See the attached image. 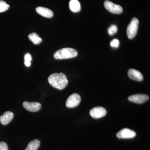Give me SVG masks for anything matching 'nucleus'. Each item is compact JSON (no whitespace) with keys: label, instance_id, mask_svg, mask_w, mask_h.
I'll use <instances>...</instances> for the list:
<instances>
[{"label":"nucleus","instance_id":"1","mask_svg":"<svg viewBox=\"0 0 150 150\" xmlns=\"http://www.w3.org/2000/svg\"><path fill=\"white\" fill-rule=\"evenodd\" d=\"M48 82L52 86L59 90L66 88L68 83L67 76L63 73H54L49 76Z\"/></svg>","mask_w":150,"mask_h":150},{"label":"nucleus","instance_id":"2","mask_svg":"<svg viewBox=\"0 0 150 150\" xmlns=\"http://www.w3.org/2000/svg\"><path fill=\"white\" fill-rule=\"evenodd\" d=\"M78 55L77 51L72 48H62L55 52L54 57L56 59H70L76 57Z\"/></svg>","mask_w":150,"mask_h":150},{"label":"nucleus","instance_id":"3","mask_svg":"<svg viewBox=\"0 0 150 150\" xmlns=\"http://www.w3.org/2000/svg\"><path fill=\"white\" fill-rule=\"evenodd\" d=\"M139 21L137 18H134L127 27V35L130 39L134 38L137 35L139 27Z\"/></svg>","mask_w":150,"mask_h":150},{"label":"nucleus","instance_id":"4","mask_svg":"<svg viewBox=\"0 0 150 150\" xmlns=\"http://www.w3.org/2000/svg\"><path fill=\"white\" fill-rule=\"evenodd\" d=\"M104 5L105 8L111 13L118 14L123 12V8L121 6L113 4L110 1H105Z\"/></svg>","mask_w":150,"mask_h":150},{"label":"nucleus","instance_id":"5","mask_svg":"<svg viewBox=\"0 0 150 150\" xmlns=\"http://www.w3.org/2000/svg\"><path fill=\"white\" fill-rule=\"evenodd\" d=\"M81 98L79 95L77 93H73L67 100L66 105L68 108H72L76 107L81 102Z\"/></svg>","mask_w":150,"mask_h":150},{"label":"nucleus","instance_id":"6","mask_svg":"<svg viewBox=\"0 0 150 150\" xmlns=\"http://www.w3.org/2000/svg\"><path fill=\"white\" fill-rule=\"evenodd\" d=\"M149 97L148 95L143 94L133 95L128 97L129 100L138 104L144 103L149 100Z\"/></svg>","mask_w":150,"mask_h":150},{"label":"nucleus","instance_id":"7","mask_svg":"<svg viewBox=\"0 0 150 150\" xmlns=\"http://www.w3.org/2000/svg\"><path fill=\"white\" fill-rule=\"evenodd\" d=\"M116 136L119 139H131L136 137V133L131 129L125 128L119 131Z\"/></svg>","mask_w":150,"mask_h":150},{"label":"nucleus","instance_id":"8","mask_svg":"<svg viewBox=\"0 0 150 150\" xmlns=\"http://www.w3.org/2000/svg\"><path fill=\"white\" fill-rule=\"evenodd\" d=\"M107 111L105 108L102 107H96L90 110V114L92 117L94 118H102L106 115Z\"/></svg>","mask_w":150,"mask_h":150},{"label":"nucleus","instance_id":"9","mask_svg":"<svg viewBox=\"0 0 150 150\" xmlns=\"http://www.w3.org/2000/svg\"><path fill=\"white\" fill-rule=\"evenodd\" d=\"M23 107L25 109L30 112H37L40 110L41 105L39 103L29 102L25 101L23 103Z\"/></svg>","mask_w":150,"mask_h":150},{"label":"nucleus","instance_id":"10","mask_svg":"<svg viewBox=\"0 0 150 150\" xmlns=\"http://www.w3.org/2000/svg\"><path fill=\"white\" fill-rule=\"evenodd\" d=\"M128 74L129 77L134 80L141 81L144 79V77L142 73L138 70L134 69H130L128 71Z\"/></svg>","mask_w":150,"mask_h":150},{"label":"nucleus","instance_id":"11","mask_svg":"<svg viewBox=\"0 0 150 150\" xmlns=\"http://www.w3.org/2000/svg\"><path fill=\"white\" fill-rule=\"evenodd\" d=\"M35 11L44 17L51 18L54 16L53 11L49 9L46 8L41 6L38 7L35 9Z\"/></svg>","mask_w":150,"mask_h":150},{"label":"nucleus","instance_id":"12","mask_svg":"<svg viewBox=\"0 0 150 150\" xmlns=\"http://www.w3.org/2000/svg\"><path fill=\"white\" fill-rule=\"evenodd\" d=\"M13 113L11 111H6L0 117V122L3 125L8 124L13 119Z\"/></svg>","mask_w":150,"mask_h":150},{"label":"nucleus","instance_id":"13","mask_svg":"<svg viewBox=\"0 0 150 150\" xmlns=\"http://www.w3.org/2000/svg\"><path fill=\"white\" fill-rule=\"evenodd\" d=\"M69 6L70 10L73 12H79L81 10V4L78 0H71Z\"/></svg>","mask_w":150,"mask_h":150},{"label":"nucleus","instance_id":"14","mask_svg":"<svg viewBox=\"0 0 150 150\" xmlns=\"http://www.w3.org/2000/svg\"><path fill=\"white\" fill-rule=\"evenodd\" d=\"M40 142L38 140L35 139L31 141L27 146V147L24 150H38L40 146Z\"/></svg>","mask_w":150,"mask_h":150},{"label":"nucleus","instance_id":"15","mask_svg":"<svg viewBox=\"0 0 150 150\" xmlns=\"http://www.w3.org/2000/svg\"><path fill=\"white\" fill-rule=\"evenodd\" d=\"M28 37L29 40L35 45L39 44L42 41V38H40L36 33H33L31 34H30Z\"/></svg>","mask_w":150,"mask_h":150},{"label":"nucleus","instance_id":"16","mask_svg":"<svg viewBox=\"0 0 150 150\" xmlns=\"http://www.w3.org/2000/svg\"><path fill=\"white\" fill-rule=\"evenodd\" d=\"M32 57L29 53H27L24 56V64L27 67H30L31 65Z\"/></svg>","mask_w":150,"mask_h":150},{"label":"nucleus","instance_id":"17","mask_svg":"<svg viewBox=\"0 0 150 150\" xmlns=\"http://www.w3.org/2000/svg\"><path fill=\"white\" fill-rule=\"evenodd\" d=\"M9 5L4 1H0V13L4 12L8 10Z\"/></svg>","mask_w":150,"mask_h":150},{"label":"nucleus","instance_id":"18","mask_svg":"<svg viewBox=\"0 0 150 150\" xmlns=\"http://www.w3.org/2000/svg\"><path fill=\"white\" fill-rule=\"evenodd\" d=\"M118 28L117 26L114 25H111L108 29V33L110 35H113L117 32Z\"/></svg>","mask_w":150,"mask_h":150},{"label":"nucleus","instance_id":"19","mask_svg":"<svg viewBox=\"0 0 150 150\" xmlns=\"http://www.w3.org/2000/svg\"><path fill=\"white\" fill-rule=\"evenodd\" d=\"M110 45L114 48H118L119 45V41L117 39H113L110 42Z\"/></svg>","mask_w":150,"mask_h":150},{"label":"nucleus","instance_id":"20","mask_svg":"<svg viewBox=\"0 0 150 150\" xmlns=\"http://www.w3.org/2000/svg\"><path fill=\"white\" fill-rule=\"evenodd\" d=\"M0 150H8L6 143L4 142H0Z\"/></svg>","mask_w":150,"mask_h":150}]
</instances>
